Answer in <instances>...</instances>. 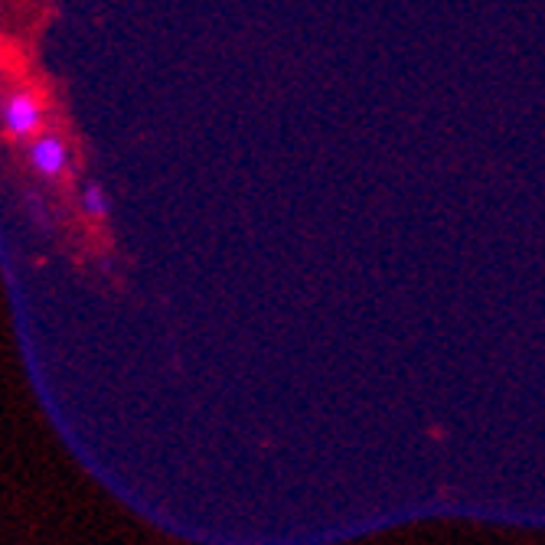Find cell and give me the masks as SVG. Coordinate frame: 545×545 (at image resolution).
<instances>
[{
  "instance_id": "obj_1",
  "label": "cell",
  "mask_w": 545,
  "mask_h": 545,
  "mask_svg": "<svg viewBox=\"0 0 545 545\" xmlns=\"http://www.w3.org/2000/svg\"><path fill=\"white\" fill-rule=\"evenodd\" d=\"M4 121H7V128L14 131V134H20V138H27L30 131L40 128V105H36L30 95H17L14 102L7 105Z\"/></svg>"
},
{
  "instance_id": "obj_2",
  "label": "cell",
  "mask_w": 545,
  "mask_h": 545,
  "mask_svg": "<svg viewBox=\"0 0 545 545\" xmlns=\"http://www.w3.org/2000/svg\"><path fill=\"white\" fill-rule=\"evenodd\" d=\"M33 164L36 170L49 173V177H56L59 170L66 167V147L59 138H40L33 144Z\"/></svg>"
},
{
  "instance_id": "obj_3",
  "label": "cell",
  "mask_w": 545,
  "mask_h": 545,
  "mask_svg": "<svg viewBox=\"0 0 545 545\" xmlns=\"http://www.w3.org/2000/svg\"><path fill=\"white\" fill-rule=\"evenodd\" d=\"M82 206L89 209L92 216H105L108 200H105V193L98 190V187H85V193H82Z\"/></svg>"
}]
</instances>
